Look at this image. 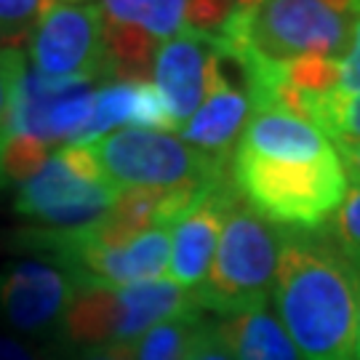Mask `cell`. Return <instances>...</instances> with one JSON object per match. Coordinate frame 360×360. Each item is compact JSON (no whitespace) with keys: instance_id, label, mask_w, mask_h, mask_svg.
Returning <instances> with one entry per match:
<instances>
[{"instance_id":"cell-1","label":"cell","mask_w":360,"mask_h":360,"mask_svg":"<svg viewBox=\"0 0 360 360\" xmlns=\"http://www.w3.org/2000/svg\"><path fill=\"white\" fill-rule=\"evenodd\" d=\"M272 296L302 360H355L360 272L321 227H281Z\"/></svg>"},{"instance_id":"cell-2","label":"cell","mask_w":360,"mask_h":360,"mask_svg":"<svg viewBox=\"0 0 360 360\" xmlns=\"http://www.w3.org/2000/svg\"><path fill=\"white\" fill-rule=\"evenodd\" d=\"M355 0H259L232 8L214 35L224 56H259L285 65L304 56L345 59Z\"/></svg>"},{"instance_id":"cell-3","label":"cell","mask_w":360,"mask_h":360,"mask_svg":"<svg viewBox=\"0 0 360 360\" xmlns=\"http://www.w3.org/2000/svg\"><path fill=\"white\" fill-rule=\"evenodd\" d=\"M232 184L259 217L285 230H318L347 195L336 153L321 160H270L235 150Z\"/></svg>"},{"instance_id":"cell-4","label":"cell","mask_w":360,"mask_h":360,"mask_svg":"<svg viewBox=\"0 0 360 360\" xmlns=\"http://www.w3.org/2000/svg\"><path fill=\"white\" fill-rule=\"evenodd\" d=\"M278 251L281 227L259 217L235 190L224 211L208 278L193 291L200 309L232 318L267 307V296L275 288Z\"/></svg>"},{"instance_id":"cell-5","label":"cell","mask_w":360,"mask_h":360,"mask_svg":"<svg viewBox=\"0 0 360 360\" xmlns=\"http://www.w3.org/2000/svg\"><path fill=\"white\" fill-rule=\"evenodd\" d=\"M115 190H214L227 179L224 158L200 153L168 131L117 129L86 144Z\"/></svg>"},{"instance_id":"cell-6","label":"cell","mask_w":360,"mask_h":360,"mask_svg":"<svg viewBox=\"0 0 360 360\" xmlns=\"http://www.w3.org/2000/svg\"><path fill=\"white\" fill-rule=\"evenodd\" d=\"M120 190L104 179L96 158L86 144H67L22 181L16 214L35 219L43 227L72 230L102 219L115 206Z\"/></svg>"},{"instance_id":"cell-7","label":"cell","mask_w":360,"mask_h":360,"mask_svg":"<svg viewBox=\"0 0 360 360\" xmlns=\"http://www.w3.org/2000/svg\"><path fill=\"white\" fill-rule=\"evenodd\" d=\"M32 72L49 83H115L99 6L53 3L27 40Z\"/></svg>"},{"instance_id":"cell-8","label":"cell","mask_w":360,"mask_h":360,"mask_svg":"<svg viewBox=\"0 0 360 360\" xmlns=\"http://www.w3.org/2000/svg\"><path fill=\"white\" fill-rule=\"evenodd\" d=\"M75 283L62 267L30 259L0 270V315L22 334L62 331Z\"/></svg>"},{"instance_id":"cell-9","label":"cell","mask_w":360,"mask_h":360,"mask_svg":"<svg viewBox=\"0 0 360 360\" xmlns=\"http://www.w3.org/2000/svg\"><path fill=\"white\" fill-rule=\"evenodd\" d=\"M219 62L221 53L214 43V35L193 30L163 40L155 49L153 83L171 107L176 131L203 104Z\"/></svg>"},{"instance_id":"cell-10","label":"cell","mask_w":360,"mask_h":360,"mask_svg":"<svg viewBox=\"0 0 360 360\" xmlns=\"http://www.w3.org/2000/svg\"><path fill=\"white\" fill-rule=\"evenodd\" d=\"M235 184L224 181L200 198L184 217L174 224L171 232V281L187 291H195L208 278L211 262L217 254L219 232L224 224V211L230 203Z\"/></svg>"},{"instance_id":"cell-11","label":"cell","mask_w":360,"mask_h":360,"mask_svg":"<svg viewBox=\"0 0 360 360\" xmlns=\"http://www.w3.org/2000/svg\"><path fill=\"white\" fill-rule=\"evenodd\" d=\"M221 62L211 77L203 104L190 115L187 123L179 126V139L200 153L227 158L251 117V99H248V91L227 80V75L221 72Z\"/></svg>"},{"instance_id":"cell-12","label":"cell","mask_w":360,"mask_h":360,"mask_svg":"<svg viewBox=\"0 0 360 360\" xmlns=\"http://www.w3.org/2000/svg\"><path fill=\"white\" fill-rule=\"evenodd\" d=\"M238 150L270 160H321L336 153L318 126L275 107L251 112Z\"/></svg>"},{"instance_id":"cell-13","label":"cell","mask_w":360,"mask_h":360,"mask_svg":"<svg viewBox=\"0 0 360 360\" xmlns=\"http://www.w3.org/2000/svg\"><path fill=\"white\" fill-rule=\"evenodd\" d=\"M115 291L120 302V321L115 331L117 345H134L158 323L200 312V304L193 291L176 285L171 278L139 281V283L120 285Z\"/></svg>"},{"instance_id":"cell-14","label":"cell","mask_w":360,"mask_h":360,"mask_svg":"<svg viewBox=\"0 0 360 360\" xmlns=\"http://www.w3.org/2000/svg\"><path fill=\"white\" fill-rule=\"evenodd\" d=\"M214 334L235 360H302L283 323L267 307L221 318Z\"/></svg>"},{"instance_id":"cell-15","label":"cell","mask_w":360,"mask_h":360,"mask_svg":"<svg viewBox=\"0 0 360 360\" xmlns=\"http://www.w3.org/2000/svg\"><path fill=\"white\" fill-rule=\"evenodd\" d=\"M117 321H120V302L115 288L80 285L75 288V296L65 312L62 336L77 349L112 345Z\"/></svg>"},{"instance_id":"cell-16","label":"cell","mask_w":360,"mask_h":360,"mask_svg":"<svg viewBox=\"0 0 360 360\" xmlns=\"http://www.w3.org/2000/svg\"><path fill=\"white\" fill-rule=\"evenodd\" d=\"M208 331L211 323L203 321L200 312L158 323L139 342H134L136 360H190Z\"/></svg>"},{"instance_id":"cell-17","label":"cell","mask_w":360,"mask_h":360,"mask_svg":"<svg viewBox=\"0 0 360 360\" xmlns=\"http://www.w3.org/2000/svg\"><path fill=\"white\" fill-rule=\"evenodd\" d=\"M281 83L304 96H331L342 83V62L326 56H304L281 65Z\"/></svg>"},{"instance_id":"cell-18","label":"cell","mask_w":360,"mask_h":360,"mask_svg":"<svg viewBox=\"0 0 360 360\" xmlns=\"http://www.w3.org/2000/svg\"><path fill=\"white\" fill-rule=\"evenodd\" d=\"M321 230L342 251V257L360 272V184L347 187L345 200L339 203V208L328 217Z\"/></svg>"},{"instance_id":"cell-19","label":"cell","mask_w":360,"mask_h":360,"mask_svg":"<svg viewBox=\"0 0 360 360\" xmlns=\"http://www.w3.org/2000/svg\"><path fill=\"white\" fill-rule=\"evenodd\" d=\"M53 0H0V49H16L30 40Z\"/></svg>"},{"instance_id":"cell-20","label":"cell","mask_w":360,"mask_h":360,"mask_svg":"<svg viewBox=\"0 0 360 360\" xmlns=\"http://www.w3.org/2000/svg\"><path fill=\"white\" fill-rule=\"evenodd\" d=\"M49 153L51 150L40 144L38 139L25 136V134H11L0 153V187L11 181H27L49 160Z\"/></svg>"},{"instance_id":"cell-21","label":"cell","mask_w":360,"mask_h":360,"mask_svg":"<svg viewBox=\"0 0 360 360\" xmlns=\"http://www.w3.org/2000/svg\"><path fill=\"white\" fill-rule=\"evenodd\" d=\"M27 75V59L19 49H0V153L8 142L16 115L22 80Z\"/></svg>"},{"instance_id":"cell-22","label":"cell","mask_w":360,"mask_h":360,"mask_svg":"<svg viewBox=\"0 0 360 360\" xmlns=\"http://www.w3.org/2000/svg\"><path fill=\"white\" fill-rule=\"evenodd\" d=\"M318 129L331 139V144L360 142V94L339 99L326 96L318 115Z\"/></svg>"},{"instance_id":"cell-23","label":"cell","mask_w":360,"mask_h":360,"mask_svg":"<svg viewBox=\"0 0 360 360\" xmlns=\"http://www.w3.org/2000/svg\"><path fill=\"white\" fill-rule=\"evenodd\" d=\"M360 94V0H355V25H352V40L342 59V83L334 96L347 99Z\"/></svg>"},{"instance_id":"cell-24","label":"cell","mask_w":360,"mask_h":360,"mask_svg":"<svg viewBox=\"0 0 360 360\" xmlns=\"http://www.w3.org/2000/svg\"><path fill=\"white\" fill-rule=\"evenodd\" d=\"M70 360H136L134 345H102V347H80L70 355Z\"/></svg>"},{"instance_id":"cell-25","label":"cell","mask_w":360,"mask_h":360,"mask_svg":"<svg viewBox=\"0 0 360 360\" xmlns=\"http://www.w3.org/2000/svg\"><path fill=\"white\" fill-rule=\"evenodd\" d=\"M334 147L339 160H342V168L347 174V181L360 184V142H345V144H334Z\"/></svg>"},{"instance_id":"cell-26","label":"cell","mask_w":360,"mask_h":360,"mask_svg":"<svg viewBox=\"0 0 360 360\" xmlns=\"http://www.w3.org/2000/svg\"><path fill=\"white\" fill-rule=\"evenodd\" d=\"M190 360H235L224 349V345L217 339V334H214V323H211V331L206 334V339L200 342V347L195 349V355Z\"/></svg>"},{"instance_id":"cell-27","label":"cell","mask_w":360,"mask_h":360,"mask_svg":"<svg viewBox=\"0 0 360 360\" xmlns=\"http://www.w3.org/2000/svg\"><path fill=\"white\" fill-rule=\"evenodd\" d=\"M0 360H40V358L27 345H22L19 339L0 336Z\"/></svg>"},{"instance_id":"cell-28","label":"cell","mask_w":360,"mask_h":360,"mask_svg":"<svg viewBox=\"0 0 360 360\" xmlns=\"http://www.w3.org/2000/svg\"><path fill=\"white\" fill-rule=\"evenodd\" d=\"M355 360H360V307H358V334H355Z\"/></svg>"},{"instance_id":"cell-29","label":"cell","mask_w":360,"mask_h":360,"mask_svg":"<svg viewBox=\"0 0 360 360\" xmlns=\"http://www.w3.org/2000/svg\"><path fill=\"white\" fill-rule=\"evenodd\" d=\"M230 3L238 8V6H251V3H259V0H230Z\"/></svg>"},{"instance_id":"cell-30","label":"cell","mask_w":360,"mask_h":360,"mask_svg":"<svg viewBox=\"0 0 360 360\" xmlns=\"http://www.w3.org/2000/svg\"><path fill=\"white\" fill-rule=\"evenodd\" d=\"M62 6H80V3H86V0H59Z\"/></svg>"}]
</instances>
